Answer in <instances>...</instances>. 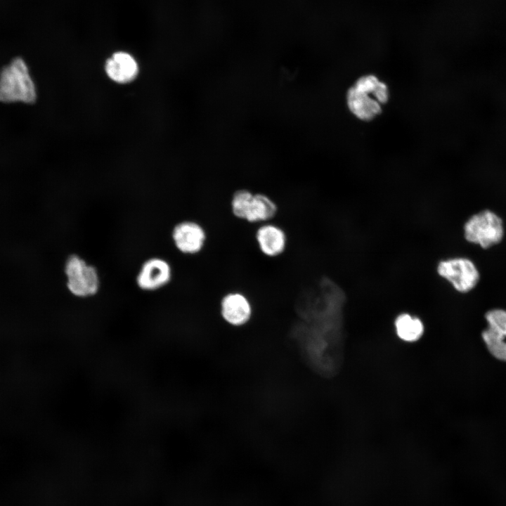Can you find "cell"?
<instances>
[{
    "mask_svg": "<svg viewBox=\"0 0 506 506\" xmlns=\"http://www.w3.org/2000/svg\"><path fill=\"white\" fill-rule=\"evenodd\" d=\"M278 211L276 203L270 197L250 191L244 204L242 220L249 223L269 222L275 218Z\"/></svg>",
    "mask_w": 506,
    "mask_h": 506,
    "instance_id": "cell-10",
    "label": "cell"
},
{
    "mask_svg": "<svg viewBox=\"0 0 506 506\" xmlns=\"http://www.w3.org/2000/svg\"><path fill=\"white\" fill-rule=\"evenodd\" d=\"M504 232L502 219L489 209L472 215L464 225L465 240L482 248H490L500 243Z\"/></svg>",
    "mask_w": 506,
    "mask_h": 506,
    "instance_id": "cell-3",
    "label": "cell"
},
{
    "mask_svg": "<svg viewBox=\"0 0 506 506\" xmlns=\"http://www.w3.org/2000/svg\"><path fill=\"white\" fill-rule=\"evenodd\" d=\"M171 238L176 248L182 254L195 255L205 247L207 235L200 223L185 220L176 223L171 232Z\"/></svg>",
    "mask_w": 506,
    "mask_h": 506,
    "instance_id": "cell-6",
    "label": "cell"
},
{
    "mask_svg": "<svg viewBox=\"0 0 506 506\" xmlns=\"http://www.w3.org/2000/svg\"><path fill=\"white\" fill-rule=\"evenodd\" d=\"M482 337L491 353L496 358L506 361L505 337L488 327L482 332Z\"/></svg>",
    "mask_w": 506,
    "mask_h": 506,
    "instance_id": "cell-13",
    "label": "cell"
},
{
    "mask_svg": "<svg viewBox=\"0 0 506 506\" xmlns=\"http://www.w3.org/2000/svg\"><path fill=\"white\" fill-rule=\"evenodd\" d=\"M387 84L373 74L359 77L346 93V100L349 111L362 121H370L382 111L389 100Z\"/></svg>",
    "mask_w": 506,
    "mask_h": 506,
    "instance_id": "cell-1",
    "label": "cell"
},
{
    "mask_svg": "<svg viewBox=\"0 0 506 506\" xmlns=\"http://www.w3.org/2000/svg\"><path fill=\"white\" fill-rule=\"evenodd\" d=\"M37 99L35 84L25 60L16 57L0 72V101L32 104Z\"/></svg>",
    "mask_w": 506,
    "mask_h": 506,
    "instance_id": "cell-2",
    "label": "cell"
},
{
    "mask_svg": "<svg viewBox=\"0 0 506 506\" xmlns=\"http://www.w3.org/2000/svg\"><path fill=\"white\" fill-rule=\"evenodd\" d=\"M223 319L233 326L246 324L252 315V306L248 297L240 291H230L220 300Z\"/></svg>",
    "mask_w": 506,
    "mask_h": 506,
    "instance_id": "cell-8",
    "label": "cell"
},
{
    "mask_svg": "<svg viewBox=\"0 0 506 506\" xmlns=\"http://www.w3.org/2000/svg\"><path fill=\"white\" fill-rule=\"evenodd\" d=\"M394 325L398 337L408 342L418 340L424 332L422 320L407 313L399 314L395 319Z\"/></svg>",
    "mask_w": 506,
    "mask_h": 506,
    "instance_id": "cell-12",
    "label": "cell"
},
{
    "mask_svg": "<svg viewBox=\"0 0 506 506\" xmlns=\"http://www.w3.org/2000/svg\"><path fill=\"white\" fill-rule=\"evenodd\" d=\"M105 70L108 77L118 84H127L138 74V65L135 58L126 51L113 53L106 60Z\"/></svg>",
    "mask_w": 506,
    "mask_h": 506,
    "instance_id": "cell-11",
    "label": "cell"
},
{
    "mask_svg": "<svg viewBox=\"0 0 506 506\" xmlns=\"http://www.w3.org/2000/svg\"><path fill=\"white\" fill-rule=\"evenodd\" d=\"M171 277L172 269L169 263L162 258L152 257L142 264L136 281L141 290L151 292L167 285Z\"/></svg>",
    "mask_w": 506,
    "mask_h": 506,
    "instance_id": "cell-7",
    "label": "cell"
},
{
    "mask_svg": "<svg viewBox=\"0 0 506 506\" xmlns=\"http://www.w3.org/2000/svg\"><path fill=\"white\" fill-rule=\"evenodd\" d=\"M438 275L460 293L472 291L479 281L480 274L474 263L466 257L441 260L436 266Z\"/></svg>",
    "mask_w": 506,
    "mask_h": 506,
    "instance_id": "cell-5",
    "label": "cell"
},
{
    "mask_svg": "<svg viewBox=\"0 0 506 506\" xmlns=\"http://www.w3.org/2000/svg\"><path fill=\"white\" fill-rule=\"evenodd\" d=\"M67 287L77 297L86 298L95 295L100 287V278L96 268L76 254L70 255L65 264Z\"/></svg>",
    "mask_w": 506,
    "mask_h": 506,
    "instance_id": "cell-4",
    "label": "cell"
},
{
    "mask_svg": "<svg viewBox=\"0 0 506 506\" xmlns=\"http://www.w3.org/2000/svg\"><path fill=\"white\" fill-rule=\"evenodd\" d=\"M485 318L488 327L506 337V310L501 309L490 310L486 313Z\"/></svg>",
    "mask_w": 506,
    "mask_h": 506,
    "instance_id": "cell-14",
    "label": "cell"
},
{
    "mask_svg": "<svg viewBox=\"0 0 506 506\" xmlns=\"http://www.w3.org/2000/svg\"><path fill=\"white\" fill-rule=\"evenodd\" d=\"M259 252L266 257L276 258L286 250L287 236L280 226L269 222L261 223L254 234Z\"/></svg>",
    "mask_w": 506,
    "mask_h": 506,
    "instance_id": "cell-9",
    "label": "cell"
}]
</instances>
